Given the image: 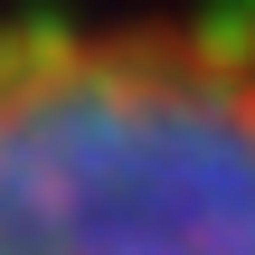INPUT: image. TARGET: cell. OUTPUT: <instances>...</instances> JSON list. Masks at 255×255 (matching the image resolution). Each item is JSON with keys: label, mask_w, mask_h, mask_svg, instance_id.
Instances as JSON below:
<instances>
[{"label": "cell", "mask_w": 255, "mask_h": 255, "mask_svg": "<svg viewBox=\"0 0 255 255\" xmlns=\"http://www.w3.org/2000/svg\"><path fill=\"white\" fill-rule=\"evenodd\" d=\"M85 66V38L66 28V19H19V28H0V123L19 114V104H38L47 85H66Z\"/></svg>", "instance_id": "cell-1"}, {"label": "cell", "mask_w": 255, "mask_h": 255, "mask_svg": "<svg viewBox=\"0 0 255 255\" xmlns=\"http://www.w3.org/2000/svg\"><path fill=\"white\" fill-rule=\"evenodd\" d=\"M180 47H189V76H208V85H246V76H255V9L237 0V9L199 19Z\"/></svg>", "instance_id": "cell-2"}, {"label": "cell", "mask_w": 255, "mask_h": 255, "mask_svg": "<svg viewBox=\"0 0 255 255\" xmlns=\"http://www.w3.org/2000/svg\"><path fill=\"white\" fill-rule=\"evenodd\" d=\"M246 9H255V0H246Z\"/></svg>", "instance_id": "cell-3"}]
</instances>
